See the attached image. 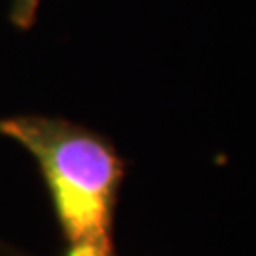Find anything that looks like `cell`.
I'll use <instances>...</instances> for the list:
<instances>
[{
	"label": "cell",
	"instance_id": "2",
	"mask_svg": "<svg viewBox=\"0 0 256 256\" xmlns=\"http://www.w3.org/2000/svg\"><path fill=\"white\" fill-rule=\"evenodd\" d=\"M38 6H41V0H11V9H9L11 24L20 30L32 28V24L36 22Z\"/></svg>",
	"mask_w": 256,
	"mask_h": 256
},
{
	"label": "cell",
	"instance_id": "3",
	"mask_svg": "<svg viewBox=\"0 0 256 256\" xmlns=\"http://www.w3.org/2000/svg\"><path fill=\"white\" fill-rule=\"evenodd\" d=\"M0 256H34V254H30L26 250H22V248H18V246H13V244L2 242V239H0Z\"/></svg>",
	"mask_w": 256,
	"mask_h": 256
},
{
	"label": "cell",
	"instance_id": "1",
	"mask_svg": "<svg viewBox=\"0 0 256 256\" xmlns=\"http://www.w3.org/2000/svg\"><path fill=\"white\" fill-rule=\"evenodd\" d=\"M0 137L34 158L62 235V256H118L114 228L126 160L114 143L50 116L0 118Z\"/></svg>",
	"mask_w": 256,
	"mask_h": 256
}]
</instances>
